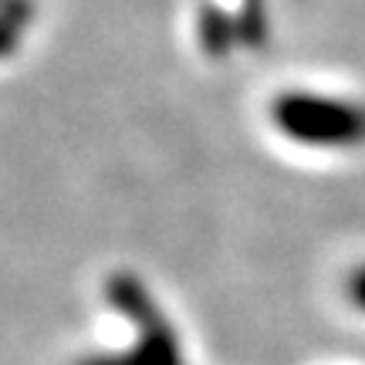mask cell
Here are the masks:
<instances>
[{
	"label": "cell",
	"mask_w": 365,
	"mask_h": 365,
	"mask_svg": "<svg viewBox=\"0 0 365 365\" xmlns=\"http://www.w3.org/2000/svg\"><path fill=\"white\" fill-rule=\"evenodd\" d=\"M271 122L284 139L308 149H362L365 105L322 91H284L271 102Z\"/></svg>",
	"instance_id": "cell-1"
},
{
	"label": "cell",
	"mask_w": 365,
	"mask_h": 365,
	"mask_svg": "<svg viewBox=\"0 0 365 365\" xmlns=\"http://www.w3.org/2000/svg\"><path fill=\"white\" fill-rule=\"evenodd\" d=\"M345 294H349V301H352L355 308L365 314V264L352 267L349 281H345Z\"/></svg>",
	"instance_id": "cell-2"
}]
</instances>
